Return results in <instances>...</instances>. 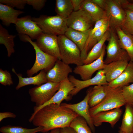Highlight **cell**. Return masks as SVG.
Returning a JSON list of instances; mask_svg holds the SVG:
<instances>
[{"label":"cell","mask_w":133,"mask_h":133,"mask_svg":"<svg viewBox=\"0 0 133 133\" xmlns=\"http://www.w3.org/2000/svg\"><path fill=\"white\" fill-rule=\"evenodd\" d=\"M79 115L71 109L52 103L32 115L29 121L36 127H42L41 132L46 133L55 128L70 126L72 121Z\"/></svg>","instance_id":"6da1fadb"},{"label":"cell","mask_w":133,"mask_h":133,"mask_svg":"<svg viewBox=\"0 0 133 133\" xmlns=\"http://www.w3.org/2000/svg\"><path fill=\"white\" fill-rule=\"evenodd\" d=\"M109 20L106 18L99 20L95 22L94 27L91 30L83 49L81 52V57L83 61L86 59L88 54L87 49L88 44L95 31L99 28Z\"/></svg>","instance_id":"836d02e7"},{"label":"cell","mask_w":133,"mask_h":133,"mask_svg":"<svg viewBox=\"0 0 133 133\" xmlns=\"http://www.w3.org/2000/svg\"><path fill=\"white\" fill-rule=\"evenodd\" d=\"M81 9L88 14L94 22L107 18L105 11L91 0H84Z\"/></svg>","instance_id":"cb8c5ba5"},{"label":"cell","mask_w":133,"mask_h":133,"mask_svg":"<svg viewBox=\"0 0 133 133\" xmlns=\"http://www.w3.org/2000/svg\"><path fill=\"white\" fill-rule=\"evenodd\" d=\"M122 93L126 103H133V83L122 87Z\"/></svg>","instance_id":"e575fe53"},{"label":"cell","mask_w":133,"mask_h":133,"mask_svg":"<svg viewBox=\"0 0 133 133\" xmlns=\"http://www.w3.org/2000/svg\"><path fill=\"white\" fill-rule=\"evenodd\" d=\"M68 79L74 87L73 90L69 93L70 96L76 95L82 89L89 86L94 85H108V83L102 69L99 70L94 77L86 80H80L72 75H69Z\"/></svg>","instance_id":"30bf717a"},{"label":"cell","mask_w":133,"mask_h":133,"mask_svg":"<svg viewBox=\"0 0 133 133\" xmlns=\"http://www.w3.org/2000/svg\"><path fill=\"white\" fill-rule=\"evenodd\" d=\"M16 117V115L11 112H6L0 113V122L4 119L7 118H15Z\"/></svg>","instance_id":"60d3db41"},{"label":"cell","mask_w":133,"mask_h":133,"mask_svg":"<svg viewBox=\"0 0 133 133\" xmlns=\"http://www.w3.org/2000/svg\"><path fill=\"white\" fill-rule=\"evenodd\" d=\"M92 88L90 87L88 90L86 96L84 99L81 102L74 104L62 103L61 105L72 110L83 117L86 121L92 132L94 133L95 132V128L90 114V107L88 104L90 95Z\"/></svg>","instance_id":"7c38bea8"},{"label":"cell","mask_w":133,"mask_h":133,"mask_svg":"<svg viewBox=\"0 0 133 133\" xmlns=\"http://www.w3.org/2000/svg\"><path fill=\"white\" fill-rule=\"evenodd\" d=\"M104 86L105 97L99 104L89 108L91 117L100 112L120 108L126 104L122 94V87L113 88L108 85Z\"/></svg>","instance_id":"7a4b0ae2"},{"label":"cell","mask_w":133,"mask_h":133,"mask_svg":"<svg viewBox=\"0 0 133 133\" xmlns=\"http://www.w3.org/2000/svg\"><path fill=\"white\" fill-rule=\"evenodd\" d=\"M91 0L103 9L105 0Z\"/></svg>","instance_id":"7bdbcfd3"},{"label":"cell","mask_w":133,"mask_h":133,"mask_svg":"<svg viewBox=\"0 0 133 133\" xmlns=\"http://www.w3.org/2000/svg\"><path fill=\"white\" fill-rule=\"evenodd\" d=\"M60 128H56L52 129L48 133H60Z\"/></svg>","instance_id":"ee69618b"},{"label":"cell","mask_w":133,"mask_h":133,"mask_svg":"<svg viewBox=\"0 0 133 133\" xmlns=\"http://www.w3.org/2000/svg\"><path fill=\"white\" fill-rule=\"evenodd\" d=\"M110 37L108 43L106 48L107 55L104 60V64H107L117 60L126 52L121 49L118 42V38L116 31L110 27Z\"/></svg>","instance_id":"e0dca14e"},{"label":"cell","mask_w":133,"mask_h":133,"mask_svg":"<svg viewBox=\"0 0 133 133\" xmlns=\"http://www.w3.org/2000/svg\"><path fill=\"white\" fill-rule=\"evenodd\" d=\"M119 132L132 133L133 130V108L131 104L126 103Z\"/></svg>","instance_id":"484cf974"},{"label":"cell","mask_w":133,"mask_h":133,"mask_svg":"<svg viewBox=\"0 0 133 133\" xmlns=\"http://www.w3.org/2000/svg\"><path fill=\"white\" fill-rule=\"evenodd\" d=\"M133 83V61H130L121 74L115 79L108 83V85L113 88L122 87Z\"/></svg>","instance_id":"44dd1931"},{"label":"cell","mask_w":133,"mask_h":133,"mask_svg":"<svg viewBox=\"0 0 133 133\" xmlns=\"http://www.w3.org/2000/svg\"><path fill=\"white\" fill-rule=\"evenodd\" d=\"M119 1L122 7L124 9L133 10V0H132V2H130L127 0H119Z\"/></svg>","instance_id":"ab89813d"},{"label":"cell","mask_w":133,"mask_h":133,"mask_svg":"<svg viewBox=\"0 0 133 133\" xmlns=\"http://www.w3.org/2000/svg\"><path fill=\"white\" fill-rule=\"evenodd\" d=\"M27 15L18 18L15 24L18 34L28 35L32 40L36 39L42 32L37 24Z\"/></svg>","instance_id":"5bb4252c"},{"label":"cell","mask_w":133,"mask_h":133,"mask_svg":"<svg viewBox=\"0 0 133 133\" xmlns=\"http://www.w3.org/2000/svg\"><path fill=\"white\" fill-rule=\"evenodd\" d=\"M43 129L42 127H37L33 129H28L19 126L7 125L0 128L2 133H36L41 132Z\"/></svg>","instance_id":"f546056e"},{"label":"cell","mask_w":133,"mask_h":133,"mask_svg":"<svg viewBox=\"0 0 133 133\" xmlns=\"http://www.w3.org/2000/svg\"><path fill=\"white\" fill-rule=\"evenodd\" d=\"M36 40V45L42 50L61 60L58 36L42 32Z\"/></svg>","instance_id":"9c48e42d"},{"label":"cell","mask_w":133,"mask_h":133,"mask_svg":"<svg viewBox=\"0 0 133 133\" xmlns=\"http://www.w3.org/2000/svg\"><path fill=\"white\" fill-rule=\"evenodd\" d=\"M132 106L133 107V103H132ZM132 133H133V131H132Z\"/></svg>","instance_id":"f6af8a7d"},{"label":"cell","mask_w":133,"mask_h":133,"mask_svg":"<svg viewBox=\"0 0 133 133\" xmlns=\"http://www.w3.org/2000/svg\"><path fill=\"white\" fill-rule=\"evenodd\" d=\"M119 133H123V132H119Z\"/></svg>","instance_id":"bcb514c9"},{"label":"cell","mask_w":133,"mask_h":133,"mask_svg":"<svg viewBox=\"0 0 133 133\" xmlns=\"http://www.w3.org/2000/svg\"><path fill=\"white\" fill-rule=\"evenodd\" d=\"M109 28V20L97 30L88 44L87 49L88 53L94 46L101 39L105 33Z\"/></svg>","instance_id":"4dcf8cb0"},{"label":"cell","mask_w":133,"mask_h":133,"mask_svg":"<svg viewBox=\"0 0 133 133\" xmlns=\"http://www.w3.org/2000/svg\"><path fill=\"white\" fill-rule=\"evenodd\" d=\"M70 126L77 133H92L85 119L80 115L72 121Z\"/></svg>","instance_id":"1f68e13d"},{"label":"cell","mask_w":133,"mask_h":133,"mask_svg":"<svg viewBox=\"0 0 133 133\" xmlns=\"http://www.w3.org/2000/svg\"><path fill=\"white\" fill-rule=\"evenodd\" d=\"M60 83L47 82L30 89L29 93L31 101L36 106H40L49 100L59 89Z\"/></svg>","instance_id":"8992f818"},{"label":"cell","mask_w":133,"mask_h":133,"mask_svg":"<svg viewBox=\"0 0 133 133\" xmlns=\"http://www.w3.org/2000/svg\"><path fill=\"white\" fill-rule=\"evenodd\" d=\"M131 60L126 52L119 59L107 64H104V71L106 80L109 83L115 79L123 72Z\"/></svg>","instance_id":"8fae6325"},{"label":"cell","mask_w":133,"mask_h":133,"mask_svg":"<svg viewBox=\"0 0 133 133\" xmlns=\"http://www.w3.org/2000/svg\"><path fill=\"white\" fill-rule=\"evenodd\" d=\"M0 83L3 85H10L13 84L12 76L9 72L6 70L0 69Z\"/></svg>","instance_id":"8d00e7d4"},{"label":"cell","mask_w":133,"mask_h":133,"mask_svg":"<svg viewBox=\"0 0 133 133\" xmlns=\"http://www.w3.org/2000/svg\"><path fill=\"white\" fill-rule=\"evenodd\" d=\"M105 47L104 45L102 53L98 58L90 64L76 66L73 71L74 73L79 75L82 80H85L91 78L96 71L102 69L104 64L103 59Z\"/></svg>","instance_id":"9a60e30c"},{"label":"cell","mask_w":133,"mask_h":133,"mask_svg":"<svg viewBox=\"0 0 133 133\" xmlns=\"http://www.w3.org/2000/svg\"><path fill=\"white\" fill-rule=\"evenodd\" d=\"M27 4L32 6L37 11L41 10L44 6L46 1V0H26Z\"/></svg>","instance_id":"74e56055"},{"label":"cell","mask_w":133,"mask_h":133,"mask_svg":"<svg viewBox=\"0 0 133 133\" xmlns=\"http://www.w3.org/2000/svg\"><path fill=\"white\" fill-rule=\"evenodd\" d=\"M123 110L120 108L99 112L91 117L95 126H100L103 122L109 123L112 127L119 120L122 113Z\"/></svg>","instance_id":"ac0fdd59"},{"label":"cell","mask_w":133,"mask_h":133,"mask_svg":"<svg viewBox=\"0 0 133 133\" xmlns=\"http://www.w3.org/2000/svg\"><path fill=\"white\" fill-rule=\"evenodd\" d=\"M49 133V132H47V133Z\"/></svg>","instance_id":"7dc6e473"},{"label":"cell","mask_w":133,"mask_h":133,"mask_svg":"<svg viewBox=\"0 0 133 133\" xmlns=\"http://www.w3.org/2000/svg\"><path fill=\"white\" fill-rule=\"evenodd\" d=\"M12 70L17 76L19 80L18 83L16 87V90L29 85L39 86L48 82L46 77L47 71L44 70H41L38 74L35 76L26 78L23 77L21 74L17 73L14 68H12Z\"/></svg>","instance_id":"d6986e66"},{"label":"cell","mask_w":133,"mask_h":133,"mask_svg":"<svg viewBox=\"0 0 133 133\" xmlns=\"http://www.w3.org/2000/svg\"><path fill=\"white\" fill-rule=\"evenodd\" d=\"M60 133H77L72 128L69 127L60 128Z\"/></svg>","instance_id":"b9f144b4"},{"label":"cell","mask_w":133,"mask_h":133,"mask_svg":"<svg viewBox=\"0 0 133 133\" xmlns=\"http://www.w3.org/2000/svg\"><path fill=\"white\" fill-rule=\"evenodd\" d=\"M24 12L15 9L10 6L0 3V19L4 25L9 26L11 23L16 24L18 16Z\"/></svg>","instance_id":"ffe728a7"},{"label":"cell","mask_w":133,"mask_h":133,"mask_svg":"<svg viewBox=\"0 0 133 133\" xmlns=\"http://www.w3.org/2000/svg\"><path fill=\"white\" fill-rule=\"evenodd\" d=\"M74 88V85L68 78L63 81L60 83V86L57 92L49 100L40 106H34L33 112L32 115L34 114L41 108L47 105L52 103L60 105L63 100H70L71 98L69 93Z\"/></svg>","instance_id":"4fadbf2b"},{"label":"cell","mask_w":133,"mask_h":133,"mask_svg":"<svg viewBox=\"0 0 133 133\" xmlns=\"http://www.w3.org/2000/svg\"><path fill=\"white\" fill-rule=\"evenodd\" d=\"M16 36L15 35L9 34L7 30L0 24V44L4 45L6 47L9 57L15 52L14 39Z\"/></svg>","instance_id":"4316f807"},{"label":"cell","mask_w":133,"mask_h":133,"mask_svg":"<svg viewBox=\"0 0 133 133\" xmlns=\"http://www.w3.org/2000/svg\"><path fill=\"white\" fill-rule=\"evenodd\" d=\"M94 22L89 14L81 9L73 11L67 19L68 28L82 32L92 29Z\"/></svg>","instance_id":"ba28073f"},{"label":"cell","mask_w":133,"mask_h":133,"mask_svg":"<svg viewBox=\"0 0 133 133\" xmlns=\"http://www.w3.org/2000/svg\"><path fill=\"white\" fill-rule=\"evenodd\" d=\"M56 2L57 15L67 19L73 11L71 0H56Z\"/></svg>","instance_id":"f1b7e54d"},{"label":"cell","mask_w":133,"mask_h":133,"mask_svg":"<svg viewBox=\"0 0 133 133\" xmlns=\"http://www.w3.org/2000/svg\"><path fill=\"white\" fill-rule=\"evenodd\" d=\"M106 96L104 85H96L93 88L91 92L88 104L90 107H94L100 103Z\"/></svg>","instance_id":"83f0119b"},{"label":"cell","mask_w":133,"mask_h":133,"mask_svg":"<svg viewBox=\"0 0 133 133\" xmlns=\"http://www.w3.org/2000/svg\"><path fill=\"white\" fill-rule=\"evenodd\" d=\"M72 71L69 65L58 60L52 67L46 72V77L48 82L60 83L68 78L69 74Z\"/></svg>","instance_id":"2e32d148"},{"label":"cell","mask_w":133,"mask_h":133,"mask_svg":"<svg viewBox=\"0 0 133 133\" xmlns=\"http://www.w3.org/2000/svg\"><path fill=\"white\" fill-rule=\"evenodd\" d=\"M21 41L28 42L33 47L35 51L36 59L31 68L28 69L26 74L28 77L32 76L40 70H44L47 71L51 68L56 61L58 60L42 50L37 46L35 42H33L30 37L25 34H18Z\"/></svg>","instance_id":"277c9868"},{"label":"cell","mask_w":133,"mask_h":133,"mask_svg":"<svg viewBox=\"0 0 133 133\" xmlns=\"http://www.w3.org/2000/svg\"><path fill=\"white\" fill-rule=\"evenodd\" d=\"M84 0H71L73 9V11H76L81 9Z\"/></svg>","instance_id":"f35d334b"},{"label":"cell","mask_w":133,"mask_h":133,"mask_svg":"<svg viewBox=\"0 0 133 133\" xmlns=\"http://www.w3.org/2000/svg\"><path fill=\"white\" fill-rule=\"evenodd\" d=\"M124 9L126 16L120 28L126 33L133 35V10Z\"/></svg>","instance_id":"d6a6232c"},{"label":"cell","mask_w":133,"mask_h":133,"mask_svg":"<svg viewBox=\"0 0 133 133\" xmlns=\"http://www.w3.org/2000/svg\"><path fill=\"white\" fill-rule=\"evenodd\" d=\"M110 35L109 29L105 32L101 39L88 53L86 59L83 61L84 65L90 64L100 57L102 53L104 43L108 39Z\"/></svg>","instance_id":"d4e9b609"},{"label":"cell","mask_w":133,"mask_h":133,"mask_svg":"<svg viewBox=\"0 0 133 133\" xmlns=\"http://www.w3.org/2000/svg\"><path fill=\"white\" fill-rule=\"evenodd\" d=\"M61 60L66 64L82 65L81 51L76 44L64 35L58 36Z\"/></svg>","instance_id":"5b68a950"},{"label":"cell","mask_w":133,"mask_h":133,"mask_svg":"<svg viewBox=\"0 0 133 133\" xmlns=\"http://www.w3.org/2000/svg\"><path fill=\"white\" fill-rule=\"evenodd\" d=\"M67 19L57 15L53 16L42 15L38 17L32 18L43 33L57 36L64 35L67 29Z\"/></svg>","instance_id":"3957f363"},{"label":"cell","mask_w":133,"mask_h":133,"mask_svg":"<svg viewBox=\"0 0 133 133\" xmlns=\"http://www.w3.org/2000/svg\"><path fill=\"white\" fill-rule=\"evenodd\" d=\"M115 30L118 37V42L120 48L127 52L131 61H133V35L126 33L119 27L116 28Z\"/></svg>","instance_id":"7402d4cb"},{"label":"cell","mask_w":133,"mask_h":133,"mask_svg":"<svg viewBox=\"0 0 133 133\" xmlns=\"http://www.w3.org/2000/svg\"></svg>","instance_id":"c3c4849f"},{"label":"cell","mask_w":133,"mask_h":133,"mask_svg":"<svg viewBox=\"0 0 133 133\" xmlns=\"http://www.w3.org/2000/svg\"><path fill=\"white\" fill-rule=\"evenodd\" d=\"M103 10L109 18L110 27L120 28L125 19L126 12L118 0H105Z\"/></svg>","instance_id":"52a82bcc"},{"label":"cell","mask_w":133,"mask_h":133,"mask_svg":"<svg viewBox=\"0 0 133 133\" xmlns=\"http://www.w3.org/2000/svg\"><path fill=\"white\" fill-rule=\"evenodd\" d=\"M0 3L20 9L24 8L27 4L26 0H0Z\"/></svg>","instance_id":"d590c367"},{"label":"cell","mask_w":133,"mask_h":133,"mask_svg":"<svg viewBox=\"0 0 133 133\" xmlns=\"http://www.w3.org/2000/svg\"><path fill=\"white\" fill-rule=\"evenodd\" d=\"M92 29L82 32L68 28L64 35L75 44L81 52L84 48Z\"/></svg>","instance_id":"603a6c76"}]
</instances>
